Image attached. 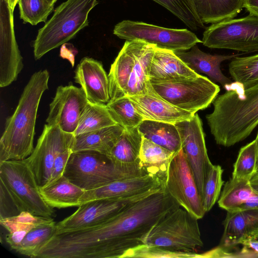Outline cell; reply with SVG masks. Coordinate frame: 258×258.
<instances>
[{"label":"cell","instance_id":"6da1fadb","mask_svg":"<svg viewBox=\"0 0 258 258\" xmlns=\"http://www.w3.org/2000/svg\"><path fill=\"white\" fill-rule=\"evenodd\" d=\"M180 207L166 191L135 202L93 227L55 234L49 240L54 258H120L160 219Z\"/></svg>","mask_w":258,"mask_h":258},{"label":"cell","instance_id":"7a4b0ae2","mask_svg":"<svg viewBox=\"0 0 258 258\" xmlns=\"http://www.w3.org/2000/svg\"><path fill=\"white\" fill-rule=\"evenodd\" d=\"M224 89L206 118L216 143L229 147L245 139L258 125V82L247 87L234 82Z\"/></svg>","mask_w":258,"mask_h":258},{"label":"cell","instance_id":"3957f363","mask_svg":"<svg viewBox=\"0 0 258 258\" xmlns=\"http://www.w3.org/2000/svg\"><path fill=\"white\" fill-rule=\"evenodd\" d=\"M49 78L47 70L38 71L24 87L14 112L6 120L0 140V162L24 160L33 151L38 108L48 89Z\"/></svg>","mask_w":258,"mask_h":258},{"label":"cell","instance_id":"277c9868","mask_svg":"<svg viewBox=\"0 0 258 258\" xmlns=\"http://www.w3.org/2000/svg\"><path fill=\"white\" fill-rule=\"evenodd\" d=\"M155 47L141 40L125 42L108 75L110 101L146 93Z\"/></svg>","mask_w":258,"mask_h":258},{"label":"cell","instance_id":"5b68a950","mask_svg":"<svg viewBox=\"0 0 258 258\" xmlns=\"http://www.w3.org/2000/svg\"><path fill=\"white\" fill-rule=\"evenodd\" d=\"M98 3L97 0H67L58 6L38 30L33 43L35 59L68 42L87 26L89 13Z\"/></svg>","mask_w":258,"mask_h":258},{"label":"cell","instance_id":"8992f818","mask_svg":"<svg viewBox=\"0 0 258 258\" xmlns=\"http://www.w3.org/2000/svg\"><path fill=\"white\" fill-rule=\"evenodd\" d=\"M198 220L180 206L157 221L141 242L171 251L195 252L204 244Z\"/></svg>","mask_w":258,"mask_h":258},{"label":"cell","instance_id":"52a82bcc","mask_svg":"<svg viewBox=\"0 0 258 258\" xmlns=\"http://www.w3.org/2000/svg\"><path fill=\"white\" fill-rule=\"evenodd\" d=\"M0 184L7 189L20 212L51 218L53 208L43 200L35 176L24 160L0 162Z\"/></svg>","mask_w":258,"mask_h":258},{"label":"cell","instance_id":"ba28073f","mask_svg":"<svg viewBox=\"0 0 258 258\" xmlns=\"http://www.w3.org/2000/svg\"><path fill=\"white\" fill-rule=\"evenodd\" d=\"M150 82L159 96L192 114L208 107L220 90L218 85L201 75L194 78L150 80Z\"/></svg>","mask_w":258,"mask_h":258},{"label":"cell","instance_id":"9c48e42d","mask_svg":"<svg viewBox=\"0 0 258 258\" xmlns=\"http://www.w3.org/2000/svg\"><path fill=\"white\" fill-rule=\"evenodd\" d=\"M63 175L85 191L133 176L117 170L106 155L92 151L73 152Z\"/></svg>","mask_w":258,"mask_h":258},{"label":"cell","instance_id":"30bf717a","mask_svg":"<svg viewBox=\"0 0 258 258\" xmlns=\"http://www.w3.org/2000/svg\"><path fill=\"white\" fill-rule=\"evenodd\" d=\"M202 43L211 48L258 51V16L249 14L212 24L204 31Z\"/></svg>","mask_w":258,"mask_h":258},{"label":"cell","instance_id":"8fae6325","mask_svg":"<svg viewBox=\"0 0 258 258\" xmlns=\"http://www.w3.org/2000/svg\"><path fill=\"white\" fill-rule=\"evenodd\" d=\"M113 34L121 39L141 40L174 52L185 51L202 43L196 34L186 29L167 28L131 20L117 24Z\"/></svg>","mask_w":258,"mask_h":258},{"label":"cell","instance_id":"7c38bea8","mask_svg":"<svg viewBox=\"0 0 258 258\" xmlns=\"http://www.w3.org/2000/svg\"><path fill=\"white\" fill-rule=\"evenodd\" d=\"M153 190L118 199H99L80 205L72 215L56 224L55 234L69 232L99 225L123 209L151 195L163 191Z\"/></svg>","mask_w":258,"mask_h":258},{"label":"cell","instance_id":"4fadbf2b","mask_svg":"<svg viewBox=\"0 0 258 258\" xmlns=\"http://www.w3.org/2000/svg\"><path fill=\"white\" fill-rule=\"evenodd\" d=\"M174 124L179 133L181 148L203 201L206 182L213 164L208 155L202 122L195 113L190 119Z\"/></svg>","mask_w":258,"mask_h":258},{"label":"cell","instance_id":"5bb4252c","mask_svg":"<svg viewBox=\"0 0 258 258\" xmlns=\"http://www.w3.org/2000/svg\"><path fill=\"white\" fill-rule=\"evenodd\" d=\"M165 191L198 220L204 216L202 200L182 148L174 154L170 163Z\"/></svg>","mask_w":258,"mask_h":258},{"label":"cell","instance_id":"9a60e30c","mask_svg":"<svg viewBox=\"0 0 258 258\" xmlns=\"http://www.w3.org/2000/svg\"><path fill=\"white\" fill-rule=\"evenodd\" d=\"M74 135L58 126L45 124L32 153L24 160L33 172L39 187L48 181L56 157L71 148Z\"/></svg>","mask_w":258,"mask_h":258},{"label":"cell","instance_id":"2e32d148","mask_svg":"<svg viewBox=\"0 0 258 258\" xmlns=\"http://www.w3.org/2000/svg\"><path fill=\"white\" fill-rule=\"evenodd\" d=\"M89 103L81 87L72 84L59 86L49 105L46 124L58 126L63 132L74 135Z\"/></svg>","mask_w":258,"mask_h":258},{"label":"cell","instance_id":"e0dca14e","mask_svg":"<svg viewBox=\"0 0 258 258\" xmlns=\"http://www.w3.org/2000/svg\"><path fill=\"white\" fill-rule=\"evenodd\" d=\"M163 189H165L164 182L153 175L146 174L119 179L97 188L85 191L79 202L81 205L96 200L121 198Z\"/></svg>","mask_w":258,"mask_h":258},{"label":"cell","instance_id":"ac0fdd59","mask_svg":"<svg viewBox=\"0 0 258 258\" xmlns=\"http://www.w3.org/2000/svg\"><path fill=\"white\" fill-rule=\"evenodd\" d=\"M74 79L90 102L107 104L110 101L108 77L101 62L83 57L75 70Z\"/></svg>","mask_w":258,"mask_h":258},{"label":"cell","instance_id":"d6986e66","mask_svg":"<svg viewBox=\"0 0 258 258\" xmlns=\"http://www.w3.org/2000/svg\"><path fill=\"white\" fill-rule=\"evenodd\" d=\"M144 120L175 124L191 118L194 114L178 108L159 96L150 82L146 93L128 96Z\"/></svg>","mask_w":258,"mask_h":258},{"label":"cell","instance_id":"ffe728a7","mask_svg":"<svg viewBox=\"0 0 258 258\" xmlns=\"http://www.w3.org/2000/svg\"><path fill=\"white\" fill-rule=\"evenodd\" d=\"M142 141L138 127L124 130L108 156L117 170L130 176L146 174L140 165Z\"/></svg>","mask_w":258,"mask_h":258},{"label":"cell","instance_id":"44dd1931","mask_svg":"<svg viewBox=\"0 0 258 258\" xmlns=\"http://www.w3.org/2000/svg\"><path fill=\"white\" fill-rule=\"evenodd\" d=\"M174 52L192 71L199 74H206L214 82L220 83L224 88L232 82L222 72L221 63L225 60L232 59L240 55H212L201 50L197 44L189 51Z\"/></svg>","mask_w":258,"mask_h":258},{"label":"cell","instance_id":"7402d4cb","mask_svg":"<svg viewBox=\"0 0 258 258\" xmlns=\"http://www.w3.org/2000/svg\"><path fill=\"white\" fill-rule=\"evenodd\" d=\"M199 75L190 69L174 51L156 46L149 69V80L194 78Z\"/></svg>","mask_w":258,"mask_h":258},{"label":"cell","instance_id":"603a6c76","mask_svg":"<svg viewBox=\"0 0 258 258\" xmlns=\"http://www.w3.org/2000/svg\"><path fill=\"white\" fill-rule=\"evenodd\" d=\"M223 225L224 231L219 246L227 248L239 244L249 233L258 228V209L227 212Z\"/></svg>","mask_w":258,"mask_h":258},{"label":"cell","instance_id":"cb8c5ba5","mask_svg":"<svg viewBox=\"0 0 258 258\" xmlns=\"http://www.w3.org/2000/svg\"><path fill=\"white\" fill-rule=\"evenodd\" d=\"M124 130L116 124L74 136L71 149L73 152L95 151L108 157Z\"/></svg>","mask_w":258,"mask_h":258},{"label":"cell","instance_id":"d4e9b609","mask_svg":"<svg viewBox=\"0 0 258 258\" xmlns=\"http://www.w3.org/2000/svg\"><path fill=\"white\" fill-rule=\"evenodd\" d=\"M45 202L53 208L79 207L85 190L62 175L56 180L40 187Z\"/></svg>","mask_w":258,"mask_h":258},{"label":"cell","instance_id":"484cf974","mask_svg":"<svg viewBox=\"0 0 258 258\" xmlns=\"http://www.w3.org/2000/svg\"><path fill=\"white\" fill-rule=\"evenodd\" d=\"M174 154V153L142 137L140 165L146 174L153 175L165 183L168 168Z\"/></svg>","mask_w":258,"mask_h":258},{"label":"cell","instance_id":"4316f807","mask_svg":"<svg viewBox=\"0 0 258 258\" xmlns=\"http://www.w3.org/2000/svg\"><path fill=\"white\" fill-rule=\"evenodd\" d=\"M244 0H193L196 12L204 24H215L235 18Z\"/></svg>","mask_w":258,"mask_h":258},{"label":"cell","instance_id":"83f0119b","mask_svg":"<svg viewBox=\"0 0 258 258\" xmlns=\"http://www.w3.org/2000/svg\"><path fill=\"white\" fill-rule=\"evenodd\" d=\"M138 130L143 138L176 154L181 149L178 131L174 124L144 120Z\"/></svg>","mask_w":258,"mask_h":258},{"label":"cell","instance_id":"f1b7e54d","mask_svg":"<svg viewBox=\"0 0 258 258\" xmlns=\"http://www.w3.org/2000/svg\"><path fill=\"white\" fill-rule=\"evenodd\" d=\"M252 197L249 179L231 177L225 184L218 204L221 208L230 212L238 209Z\"/></svg>","mask_w":258,"mask_h":258},{"label":"cell","instance_id":"f546056e","mask_svg":"<svg viewBox=\"0 0 258 258\" xmlns=\"http://www.w3.org/2000/svg\"><path fill=\"white\" fill-rule=\"evenodd\" d=\"M117 124L111 115L106 104L89 102L80 118L74 135L91 132Z\"/></svg>","mask_w":258,"mask_h":258},{"label":"cell","instance_id":"4dcf8cb0","mask_svg":"<svg viewBox=\"0 0 258 258\" xmlns=\"http://www.w3.org/2000/svg\"><path fill=\"white\" fill-rule=\"evenodd\" d=\"M106 105L117 124L125 130L138 127L144 120L128 96L109 101Z\"/></svg>","mask_w":258,"mask_h":258},{"label":"cell","instance_id":"1f68e13d","mask_svg":"<svg viewBox=\"0 0 258 258\" xmlns=\"http://www.w3.org/2000/svg\"><path fill=\"white\" fill-rule=\"evenodd\" d=\"M229 72L234 82L247 87L258 82V54L233 58Z\"/></svg>","mask_w":258,"mask_h":258},{"label":"cell","instance_id":"d6a6232c","mask_svg":"<svg viewBox=\"0 0 258 258\" xmlns=\"http://www.w3.org/2000/svg\"><path fill=\"white\" fill-rule=\"evenodd\" d=\"M169 10L192 30L205 26L199 17L193 0H153Z\"/></svg>","mask_w":258,"mask_h":258},{"label":"cell","instance_id":"836d02e7","mask_svg":"<svg viewBox=\"0 0 258 258\" xmlns=\"http://www.w3.org/2000/svg\"><path fill=\"white\" fill-rule=\"evenodd\" d=\"M56 229L55 222L31 229L15 250L21 254L33 257L41 246L53 236Z\"/></svg>","mask_w":258,"mask_h":258},{"label":"cell","instance_id":"e575fe53","mask_svg":"<svg viewBox=\"0 0 258 258\" xmlns=\"http://www.w3.org/2000/svg\"><path fill=\"white\" fill-rule=\"evenodd\" d=\"M18 4L20 18L32 25L46 22L54 9V5L46 0H18Z\"/></svg>","mask_w":258,"mask_h":258},{"label":"cell","instance_id":"d590c367","mask_svg":"<svg viewBox=\"0 0 258 258\" xmlns=\"http://www.w3.org/2000/svg\"><path fill=\"white\" fill-rule=\"evenodd\" d=\"M54 222L51 218L34 215L28 212L23 211L19 215L10 218L0 219V224L9 233L15 231H26Z\"/></svg>","mask_w":258,"mask_h":258},{"label":"cell","instance_id":"8d00e7d4","mask_svg":"<svg viewBox=\"0 0 258 258\" xmlns=\"http://www.w3.org/2000/svg\"><path fill=\"white\" fill-rule=\"evenodd\" d=\"M256 149L255 140L242 147L233 165L232 177L250 179L256 172Z\"/></svg>","mask_w":258,"mask_h":258},{"label":"cell","instance_id":"74e56055","mask_svg":"<svg viewBox=\"0 0 258 258\" xmlns=\"http://www.w3.org/2000/svg\"><path fill=\"white\" fill-rule=\"evenodd\" d=\"M199 255L196 252L171 251L157 246L141 243L127 250L120 258H199Z\"/></svg>","mask_w":258,"mask_h":258},{"label":"cell","instance_id":"f35d334b","mask_svg":"<svg viewBox=\"0 0 258 258\" xmlns=\"http://www.w3.org/2000/svg\"><path fill=\"white\" fill-rule=\"evenodd\" d=\"M223 172V170L219 165H213L209 172L203 199V207L206 213L211 210L220 196L224 184Z\"/></svg>","mask_w":258,"mask_h":258},{"label":"cell","instance_id":"ab89813d","mask_svg":"<svg viewBox=\"0 0 258 258\" xmlns=\"http://www.w3.org/2000/svg\"><path fill=\"white\" fill-rule=\"evenodd\" d=\"M0 219L12 217L21 212L5 187L0 184Z\"/></svg>","mask_w":258,"mask_h":258},{"label":"cell","instance_id":"60d3db41","mask_svg":"<svg viewBox=\"0 0 258 258\" xmlns=\"http://www.w3.org/2000/svg\"><path fill=\"white\" fill-rule=\"evenodd\" d=\"M72 152V149L69 148L58 155L54 160L50 177L46 184L51 183L63 175L68 161Z\"/></svg>","mask_w":258,"mask_h":258},{"label":"cell","instance_id":"b9f144b4","mask_svg":"<svg viewBox=\"0 0 258 258\" xmlns=\"http://www.w3.org/2000/svg\"><path fill=\"white\" fill-rule=\"evenodd\" d=\"M239 244L243 245L241 257H258V228L249 233Z\"/></svg>","mask_w":258,"mask_h":258},{"label":"cell","instance_id":"7bdbcfd3","mask_svg":"<svg viewBox=\"0 0 258 258\" xmlns=\"http://www.w3.org/2000/svg\"><path fill=\"white\" fill-rule=\"evenodd\" d=\"M249 182L252 190V197L238 209H258V172H255L251 176Z\"/></svg>","mask_w":258,"mask_h":258},{"label":"cell","instance_id":"ee69618b","mask_svg":"<svg viewBox=\"0 0 258 258\" xmlns=\"http://www.w3.org/2000/svg\"><path fill=\"white\" fill-rule=\"evenodd\" d=\"M249 14L258 16V0H244L243 4Z\"/></svg>","mask_w":258,"mask_h":258},{"label":"cell","instance_id":"f6af8a7d","mask_svg":"<svg viewBox=\"0 0 258 258\" xmlns=\"http://www.w3.org/2000/svg\"><path fill=\"white\" fill-rule=\"evenodd\" d=\"M256 143V172H258V133L255 139Z\"/></svg>","mask_w":258,"mask_h":258},{"label":"cell","instance_id":"bcb514c9","mask_svg":"<svg viewBox=\"0 0 258 258\" xmlns=\"http://www.w3.org/2000/svg\"><path fill=\"white\" fill-rule=\"evenodd\" d=\"M8 3L11 10L13 11L17 4H18V0H8Z\"/></svg>","mask_w":258,"mask_h":258},{"label":"cell","instance_id":"7dc6e473","mask_svg":"<svg viewBox=\"0 0 258 258\" xmlns=\"http://www.w3.org/2000/svg\"><path fill=\"white\" fill-rule=\"evenodd\" d=\"M46 1L52 5H54L55 2L57 1V0H46Z\"/></svg>","mask_w":258,"mask_h":258}]
</instances>
